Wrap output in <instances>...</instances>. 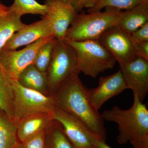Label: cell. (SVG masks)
<instances>
[{
	"mask_svg": "<svg viewBox=\"0 0 148 148\" xmlns=\"http://www.w3.org/2000/svg\"><path fill=\"white\" fill-rule=\"evenodd\" d=\"M75 73L51 94L55 106L80 120L95 137L106 142L104 120L90 102L88 89Z\"/></svg>",
	"mask_w": 148,
	"mask_h": 148,
	"instance_id": "cell-1",
	"label": "cell"
},
{
	"mask_svg": "<svg viewBox=\"0 0 148 148\" xmlns=\"http://www.w3.org/2000/svg\"><path fill=\"white\" fill-rule=\"evenodd\" d=\"M133 97L130 108L123 110L114 106L101 115L104 120L118 125L117 141L120 145L129 142L133 148H148V110L136 95Z\"/></svg>",
	"mask_w": 148,
	"mask_h": 148,
	"instance_id": "cell-2",
	"label": "cell"
},
{
	"mask_svg": "<svg viewBox=\"0 0 148 148\" xmlns=\"http://www.w3.org/2000/svg\"><path fill=\"white\" fill-rule=\"evenodd\" d=\"M121 12L106 8L104 12L77 13L67 30L65 40L75 41L98 40L108 29L116 25Z\"/></svg>",
	"mask_w": 148,
	"mask_h": 148,
	"instance_id": "cell-3",
	"label": "cell"
},
{
	"mask_svg": "<svg viewBox=\"0 0 148 148\" xmlns=\"http://www.w3.org/2000/svg\"><path fill=\"white\" fill-rule=\"evenodd\" d=\"M74 49L76 56V71L95 78L106 70L112 69L114 58L98 40L83 41L64 40Z\"/></svg>",
	"mask_w": 148,
	"mask_h": 148,
	"instance_id": "cell-4",
	"label": "cell"
},
{
	"mask_svg": "<svg viewBox=\"0 0 148 148\" xmlns=\"http://www.w3.org/2000/svg\"><path fill=\"white\" fill-rule=\"evenodd\" d=\"M10 79L13 91L14 113L17 121L32 114H52L56 106L51 95L47 96L23 87L17 79Z\"/></svg>",
	"mask_w": 148,
	"mask_h": 148,
	"instance_id": "cell-5",
	"label": "cell"
},
{
	"mask_svg": "<svg viewBox=\"0 0 148 148\" xmlns=\"http://www.w3.org/2000/svg\"><path fill=\"white\" fill-rule=\"evenodd\" d=\"M76 56L73 48L65 41L57 39L46 71L50 95L73 74L77 73L76 71Z\"/></svg>",
	"mask_w": 148,
	"mask_h": 148,
	"instance_id": "cell-6",
	"label": "cell"
},
{
	"mask_svg": "<svg viewBox=\"0 0 148 148\" xmlns=\"http://www.w3.org/2000/svg\"><path fill=\"white\" fill-rule=\"evenodd\" d=\"M53 38L51 36L40 39L20 50L1 49L0 65L3 73L11 79H17L26 67L33 64L40 47Z\"/></svg>",
	"mask_w": 148,
	"mask_h": 148,
	"instance_id": "cell-7",
	"label": "cell"
},
{
	"mask_svg": "<svg viewBox=\"0 0 148 148\" xmlns=\"http://www.w3.org/2000/svg\"><path fill=\"white\" fill-rule=\"evenodd\" d=\"M98 40L118 62L120 67L124 66L138 56L135 40L131 34L116 25L108 29Z\"/></svg>",
	"mask_w": 148,
	"mask_h": 148,
	"instance_id": "cell-8",
	"label": "cell"
},
{
	"mask_svg": "<svg viewBox=\"0 0 148 148\" xmlns=\"http://www.w3.org/2000/svg\"><path fill=\"white\" fill-rule=\"evenodd\" d=\"M51 115L75 148L95 147L98 138L76 117L56 106Z\"/></svg>",
	"mask_w": 148,
	"mask_h": 148,
	"instance_id": "cell-9",
	"label": "cell"
},
{
	"mask_svg": "<svg viewBox=\"0 0 148 148\" xmlns=\"http://www.w3.org/2000/svg\"><path fill=\"white\" fill-rule=\"evenodd\" d=\"M47 11L43 16L47 20L53 36L64 40L69 26L77 12L63 0H45Z\"/></svg>",
	"mask_w": 148,
	"mask_h": 148,
	"instance_id": "cell-10",
	"label": "cell"
},
{
	"mask_svg": "<svg viewBox=\"0 0 148 148\" xmlns=\"http://www.w3.org/2000/svg\"><path fill=\"white\" fill-rule=\"evenodd\" d=\"M120 69L127 89L143 103L148 91V60L137 56Z\"/></svg>",
	"mask_w": 148,
	"mask_h": 148,
	"instance_id": "cell-11",
	"label": "cell"
},
{
	"mask_svg": "<svg viewBox=\"0 0 148 148\" xmlns=\"http://www.w3.org/2000/svg\"><path fill=\"white\" fill-rule=\"evenodd\" d=\"M127 89L119 70L112 75L101 77L97 87L88 89V96L92 106L99 111L106 101Z\"/></svg>",
	"mask_w": 148,
	"mask_h": 148,
	"instance_id": "cell-12",
	"label": "cell"
},
{
	"mask_svg": "<svg viewBox=\"0 0 148 148\" xmlns=\"http://www.w3.org/2000/svg\"><path fill=\"white\" fill-rule=\"evenodd\" d=\"M51 36H53L48 23L43 16L39 21L26 25L15 32L7 42L2 49L16 50L20 47L29 45L40 39Z\"/></svg>",
	"mask_w": 148,
	"mask_h": 148,
	"instance_id": "cell-13",
	"label": "cell"
},
{
	"mask_svg": "<svg viewBox=\"0 0 148 148\" xmlns=\"http://www.w3.org/2000/svg\"><path fill=\"white\" fill-rule=\"evenodd\" d=\"M51 114L38 113L28 115L17 121L18 141L22 142L36 133L47 129L53 121Z\"/></svg>",
	"mask_w": 148,
	"mask_h": 148,
	"instance_id": "cell-14",
	"label": "cell"
},
{
	"mask_svg": "<svg viewBox=\"0 0 148 148\" xmlns=\"http://www.w3.org/2000/svg\"><path fill=\"white\" fill-rule=\"evenodd\" d=\"M148 22V2L143 1L132 8L122 11L116 26L131 34Z\"/></svg>",
	"mask_w": 148,
	"mask_h": 148,
	"instance_id": "cell-15",
	"label": "cell"
},
{
	"mask_svg": "<svg viewBox=\"0 0 148 148\" xmlns=\"http://www.w3.org/2000/svg\"><path fill=\"white\" fill-rule=\"evenodd\" d=\"M16 79L23 87L45 95H51L48 88L46 72L40 71L33 64L26 67Z\"/></svg>",
	"mask_w": 148,
	"mask_h": 148,
	"instance_id": "cell-16",
	"label": "cell"
},
{
	"mask_svg": "<svg viewBox=\"0 0 148 148\" xmlns=\"http://www.w3.org/2000/svg\"><path fill=\"white\" fill-rule=\"evenodd\" d=\"M17 121L0 109V148H16Z\"/></svg>",
	"mask_w": 148,
	"mask_h": 148,
	"instance_id": "cell-17",
	"label": "cell"
},
{
	"mask_svg": "<svg viewBox=\"0 0 148 148\" xmlns=\"http://www.w3.org/2000/svg\"><path fill=\"white\" fill-rule=\"evenodd\" d=\"M26 25L21 21V16L9 11L0 16V51L12 36Z\"/></svg>",
	"mask_w": 148,
	"mask_h": 148,
	"instance_id": "cell-18",
	"label": "cell"
},
{
	"mask_svg": "<svg viewBox=\"0 0 148 148\" xmlns=\"http://www.w3.org/2000/svg\"><path fill=\"white\" fill-rule=\"evenodd\" d=\"M45 148H75L65 135L61 125L53 120L46 130Z\"/></svg>",
	"mask_w": 148,
	"mask_h": 148,
	"instance_id": "cell-19",
	"label": "cell"
},
{
	"mask_svg": "<svg viewBox=\"0 0 148 148\" xmlns=\"http://www.w3.org/2000/svg\"><path fill=\"white\" fill-rule=\"evenodd\" d=\"M8 11L20 16L26 14H40L45 16L47 11L45 4H41L36 0H14L8 7Z\"/></svg>",
	"mask_w": 148,
	"mask_h": 148,
	"instance_id": "cell-20",
	"label": "cell"
},
{
	"mask_svg": "<svg viewBox=\"0 0 148 148\" xmlns=\"http://www.w3.org/2000/svg\"><path fill=\"white\" fill-rule=\"evenodd\" d=\"M13 91L10 79L0 73V109L14 118L13 107ZM15 119V118H14Z\"/></svg>",
	"mask_w": 148,
	"mask_h": 148,
	"instance_id": "cell-21",
	"label": "cell"
},
{
	"mask_svg": "<svg viewBox=\"0 0 148 148\" xmlns=\"http://www.w3.org/2000/svg\"><path fill=\"white\" fill-rule=\"evenodd\" d=\"M56 41L57 39L53 38L44 44L37 52L33 64L40 71H47Z\"/></svg>",
	"mask_w": 148,
	"mask_h": 148,
	"instance_id": "cell-22",
	"label": "cell"
},
{
	"mask_svg": "<svg viewBox=\"0 0 148 148\" xmlns=\"http://www.w3.org/2000/svg\"><path fill=\"white\" fill-rule=\"evenodd\" d=\"M143 1V0H99L95 6L88 10V13L100 11L104 8L127 10Z\"/></svg>",
	"mask_w": 148,
	"mask_h": 148,
	"instance_id": "cell-23",
	"label": "cell"
},
{
	"mask_svg": "<svg viewBox=\"0 0 148 148\" xmlns=\"http://www.w3.org/2000/svg\"><path fill=\"white\" fill-rule=\"evenodd\" d=\"M46 130L38 132L22 142H19L16 148H45Z\"/></svg>",
	"mask_w": 148,
	"mask_h": 148,
	"instance_id": "cell-24",
	"label": "cell"
},
{
	"mask_svg": "<svg viewBox=\"0 0 148 148\" xmlns=\"http://www.w3.org/2000/svg\"><path fill=\"white\" fill-rule=\"evenodd\" d=\"M133 39L139 42H148V22L131 34Z\"/></svg>",
	"mask_w": 148,
	"mask_h": 148,
	"instance_id": "cell-25",
	"label": "cell"
},
{
	"mask_svg": "<svg viewBox=\"0 0 148 148\" xmlns=\"http://www.w3.org/2000/svg\"><path fill=\"white\" fill-rule=\"evenodd\" d=\"M135 47L137 56L148 60V42H139L135 40Z\"/></svg>",
	"mask_w": 148,
	"mask_h": 148,
	"instance_id": "cell-26",
	"label": "cell"
},
{
	"mask_svg": "<svg viewBox=\"0 0 148 148\" xmlns=\"http://www.w3.org/2000/svg\"><path fill=\"white\" fill-rule=\"evenodd\" d=\"M65 2L70 5L77 13L84 8L82 0H63Z\"/></svg>",
	"mask_w": 148,
	"mask_h": 148,
	"instance_id": "cell-27",
	"label": "cell"
},
{
	"mask_svg": "<svg viewBox=\"0 0 148 148\" xmlns=\"http://www.w3.org/2000/svg\"><path fill=\"white\" fill-rule=\"evenodd\" d=\"M84 8H92L95 6L99 0H82Z\"/></svg>",
	"mask_w": 148,
	"mask_h": 148,
	"instance_id": "cell-28",
	"label": "cell"
},
{
	"mask_svg": "<svg viewBox=\"0 0 148 148\" xmlns=\"http://www.w3.org/2000/svg\"><path fill=\"white\" fill-rule=\"evenodd\" d=\"M95 148H112L106 144V142L97 139L95 145Z\"/></svg>",
	"mask_w": 148,
	"mask_h": 148,
	"instance_id": "cell-29",
	"label": "cell"
},
{
	"mask_svg": "<svg viewBox=\"0 0 148 148\" xmlns=\"http://www.w3.org/2000/svg\"><path fill=\"white\" fill-rule=\"evenodd\" d=\"M8 12V7L6 6L0 2V16L5 14Z\"/></svg>",
	"mask_w": 148,
	"mask_h": 148,
	"instance_id": "cell-30",
	"label": "cell"
},
{
	"mask_svg": "<svg viewBox=\"0 0 148 148\" xmlns=\"http://www.w3.org/2000/svg\"><path fill=\"white\" fill-rule=\"evenodd\" d=\"M3 73V72L1 68V66H0V73Z\"/></svg>",
	"mask_w": 148,
	"mask_h": 148,
	"instance_id": "cell-31",
	"label": "cell"
},
{
	"mask_svg": "<svg viewBox=\"0 0 148 148\" xmlns=\"http://www.w3.org/2000/svg\"><path fill=\"white\" fill-rule=\"evenodd\" d=\"M95 148V147H86V148Z\"/></svg>",
	"mask_w": 148,
	"mask_h": 148,
	"instance_id": "cell-32",
	"label": "cell"
},
{
	"mask_svg": "<svg viewBox=\"0 0 148 148\" xmlns=\"http://www.w3.org/2000/svg\"><path fill=\"white\" fill-rule=\"evenodd\" d=\"M143 1L148 2V0H143Z\"/></svg>",
	"mask_w": 148,
	"mask_h": 148,
	"instance_id": "cell-33",
	"label": "cell"
}]
</instances>
